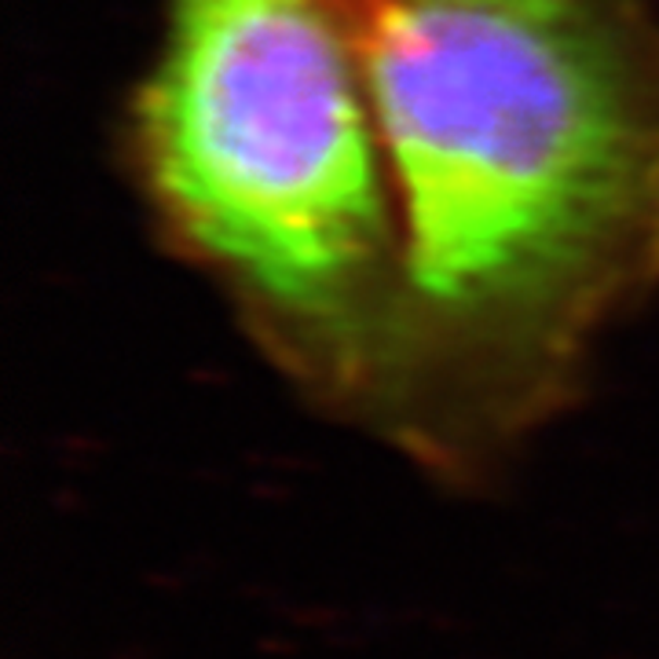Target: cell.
<instances>
[{
    "label": "cell",
    "mask_w": 659,
    "mask_h": 659,
    "mask_svg": "<svg viewBox=\"0 0 659 659\" xmlns=\"http://www.w3.org/2000/svg\"><path fill=\"white\" fill-rule=\"evenodd\" d=\"M356 55L399 216L371 439L492 492L659 286V26L637 0H385Z\"/></svg>",
    "instance_id": "obj_1"
},
{
    "label": "cell",
    "mask_w": 659,
    "mask_h": 659,
    "mask_svg": "<svg viewBox=\"0 0 659 659\" xmlns=\"http://www.w3.org/2000/svg\"><path fill=\"white\" fill-rule=\"evenodd\" d=\"M133 147L165 235L275 371L371 436L393 366L399 216L334 8L165 0Z\"/></svg>",
    "instance_id": "obj_2"
},
{
    "label": "cell",
    "mask_w": 659,
    "mask_h": 659,
    "mask_svg": "<svg viewBox=\"0 0 659 659\" xmlns=\"http://www.w3.org/2000/svg\"><path fill=\"white\" fill-rule=\"evenodd\" d=\"M330 8H334V15L341 18V26L348 29V37H352V48L363 41L366 29L374 26V18L382 15L385 0H326Z\"/></svg>",
    "instance_id": "obj_3"
}]
</instances>
